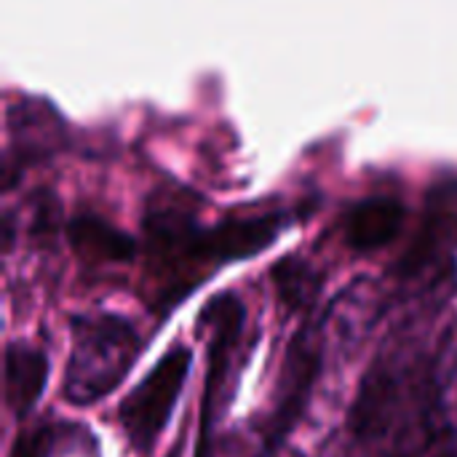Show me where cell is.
Listing matches in <instances>:
<instances>
[{"mask_svg": "<svg viewBox=\"0 0 457 457\" xmlns=\"http://www.w3.org/2000/svg\"><path fill=\"white\" fill-rule=\"evenodd\" d=\"M142 351L134 324L115 313H86L72 319V345L64 370V399L91 407L110 396Z\"/></svg>", "mask_w": 457, "mask_h": 457, "instance_id": "cell-1", "label": "cell"}, {"mask_svg": "<svg viewBox=\"0 0 457 457\" xmlns=\"http://www.w3.org/2000/svg\"><path fill=\"white\" fill-rule=\"evenodd\" d=\"M329 353L321 321L308 319L303 324V329H297V335L292 337L284 364H281V380H278V391H276V404L268 415L265 423V445L268 450H276L287 434L295 428V423L300 420L311 391L321 375L324 367V356Z\"/></svg>", "mask_w": 457, "mask_h": 457, "instance_id": "cell-5", "label": "cell"}, {"mask_svg": "<svg viewBox=\"0 0 457 457\" xmlns=\"http://www.w3.org/2000/svg\"><path fill=\"white\" fill-rule=\"evenodd\" d=\"M8 131L13 137V145L5 155L3 174L5 187H11L13 177L29 166L51 155L62 142V118L51 110V104H43L37 99H24L8 110Z\"/></svg>", "mask_w": 457, "mask_h": 457, "instance_id": "cell-7", "label": "cell"}, {"mask_svg": "<svg viewBox=\"0 0 457 457\" xmlns=\"http://www.w3.org/2000/svg\"><path fill=\"white\" fill-rule=\"evenodd\" d=\"M273 281L278 300L289 311H305L321 289V273L316 270V265L295 254L273 265Z\"/></svg>", "mask_w": 457, "mask_h": 457, "instance_id": "cell-12", "label": "cell"}, {"mask_svg": "<svg viewBox=\"0 0 457 457\" xmlns=\"http://www.w3.org/2000/svg\"><path fill=\"white\" fill-rule=\"evenodd\" d=\"M198 457H238V450L233 445H201V455Z\"/></svg>", "mask_w": 457, "mask_h": 457, "instance_id": "cell-16", "label": "cell"}, {"mask_svg": "<svg viewBox=\"0 0 457 457\" xmlns=\"http://www.w3.org/2000/svg\"><path fill=\"white\" fill-rule=\"evenodd\" d=\"M457 252V182H445L431 193L428 214L410 249L394 268L399 289H431L442 281Z\"/></svg>", "mask_w": 457, "mask_h": 457, "instance_id": "cell-4", "label": "cell"}, {"mask_svg": "<svg viewBox=\"0 0 457 457\" xmlns=\"http://www.w3.org/2000/svg\"><path fill=\"white\" fill-rule=\"evenodd\" d=\"M407 220V209L399 198L391 195H375L361 204H356L343 225L345 244L353 252L370 254L378 249H386L396 241Z\"/></svg>", "mask_w": 457, "mask_h": 457, "instance_id": "cell-9", "label": "cell"}, {"mask_svg": "<svg viewBox=\"0 0 457 457\" xmlns=\"http://www.w3.org/2000/svg\"><path fill=\"white\" fill-rule=\"evenodd\" d=\"M423 457H457V431L445 434Z\"/></svg>", "mask_w": 457, "mask_h": 457, "instance_id": "cell-15", "label": "cell"}, {"mask_svg": "<svg viewBox=\"0 0 457 457\" xmlns=\"http://www.w3.org/2000/svg\"><path fill=\"white\" fill-rule=\"evenodd\" d=\"M70 246L86 262H129L137 254L131 236L96 214H78L67 222Z\"/></svg>", "mask_w": 457, "mask_h": 457, "instance_id": "cell-11", "label": "cell"}, {"mask_svg": "<svg viewBox=\"0 0 457 457\" xmlns=\"http://www.w3.org/2000/svg\"><path fill=\"white\" fill-rule=\"evenodd\" d=\"M67 431L70 428L59 423H35L16 436L8 457H56Z\"/></svg>", "mask_w": 457, "mask_h": 457, "instance_id": "cell-13", "label": "cell"}, {"mask_svg": "<svg viewBox=\"0 0 457 457\" xmlns=\"http://www.w3.org/2000/svg\"><path fill=\"white\" fill-rule=\"evenodd\" d=\"M436 383H439V402H442V412L447 418V423L457 431V351L450 359V364L436 372Z\"/></svg>", "mask_w": 457, "mask_h": 457, "instance_id": "cell-14", "label": "cell"}, {"mask_svg": "<svg viewBox=\"0 0 457 457\" xmlns=\"http://www.w3.org/2000/svg\"><path fill=\"white\" fill-rule=\"evenodd\" d=\"M48 380V353L32 343L5 345V407L13 418L24 420L37 399L43 396Z\"/></svg>", "mask_w": 457, "mask_h": 457, "instance_id": "cell-10", "label": "cell"}, {"mask_svg": "<svg viewBox=\"0 0 457 457\" xmlns=\"http://www.w3.org/2000/svg\"><path fill=\"white\" fill-rule=\"evenodd\" d=\"M292 217L287 212H270L260 217H233L214 228H198L190 244V276L198 281L201 268H220L225 262L249 260L265 252L281 230H287Z\"/></svg>", "mask_w": 457, "mask_h": 457, "instance_id": "cell-6", "label": "cell"}, {"mask_svg": "<svg viewBox=\"0 0 457 457\" xmlns=\"http://www.w3.org/2000/svg\"><path fill=\"white\" fill-rule=\"evenodd\" d=\"M190 364H193L190 348L177 343L120 402L118 420L134 453L150 455V450L166 431L169 418L187 383Z\"/></svg>", "mask_w": 457, "mask_h": 457, "instance_id": "cell-2", "label": "cell"}, {"mask_svg": "<svg viewBox=\"0 0 457 457\" xmlns=\"http://www.w3.org/2000/svg\"><path fill=\"white\" fill-rule=\"evenodd\" d=\"M380 313H383L380 289L372 281H356L319 319L327 345L337 351H353L378 324Z\"/></svg>", "mask_w": 457, "mask_h": 457, "instance_id": "cell-8", "label": "cell"}, {"mask_svg": "<svg viewBox=\"0 0 457 457\" xmlns=\"http://www.w3.org/2000/svg\"><path fill=\"white\" fill-rule=\"evenodd\" d=\"M198 327L209 345V367H206V388H204V439H206L230 404V394L244 356L246 308L241 297L233 292H222L214 300H209L206 308L201 311Z\"/></svg>", "mask_w": 457, "mask_h": 457, "instance_id": "cell-3", "label": "cell"}]
</instances>
